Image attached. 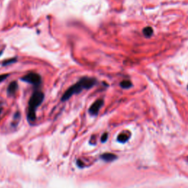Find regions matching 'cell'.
<instances>
[{
  "instance_id": "obj_13",
  "label": "cell",
  "mask_w": 188,
  "mask_h": 188,
  "mask_svg": "<svg viewBox=\"0 0 188 188\" xmlns=\"http://www.w3.org/2000/svg\"><path fill=\"white\" fill-rule=\"evenodd\" d=\"M77 164L79 168H83L84 166H85V165H84V163L81 160H77Z\"/></svg>"
},
{
  "instance_id": "obj_1",
  "label": "cell",
  "mask_w": 188,
  "mask_h": 188,
  "mask_svg": "<svg viewBox=\"0 0 188 188\" xmlns=\"http://www.w3.org/2000/svg\"><path fill=\"white\" fill-rule=\"evenodd\" d=\"M96 83V79L92 77H82L77 83L71 86L66 91L63 93L61 98L62 102H66L69 100L73 95L81 93L83 90H88L93 88Z\"/></svg>"
},
{
  "instance_id": "obj_12",
  "label": "cell",
  "mask_w": 188,
  "mask_h": 188,
  "mask_svg": "<svg viewBox=\"0 0 188 188\" xmlns=\"http://www.w3.org/2000/svg\"><path fill=\"white\" fill-rule=\"evenodd\" d=\"M107 139H108V134L107 133H105V134L102 135V138H101V140H102V142L105 143V142H106L107 140Z\"/></svg>"
},
{
  "instance_id": "obj_9",
  "label": "cell",
  "mask_w": 188,
  "mask_h": 188,
  "mask_svg": "<svg viewBox=\"0 0 188 188\" xmlns=\"http://www.w3.org/2000/svg\"><path fill=\"white\" fill-rule=\"evenodd\" d=\"M16 62V58H11V59L7 60L4 61L2 65L3 66H7V65H10V64L14 63V62Z\"/></svg>"
},
{
  "instance_id": "obj_11",
  "label": "cell",
  "mask_w": 188,
  "mask_h": 188,
  "mask_svg": "<svg viewBox=\"0 0 188 188\" xmlns=\"http://www.w3.org/2000/svg\"><path fill=\"white\" fill-rule=\"evenodd\" d=\"M9 77L8 74H0V83L3 81H5L7 77Z\"/></svg>"
},
{
  "instance_id": "obj_3",
  "label": "cell",
  "mask_w": 188,
  "mask_h": 188,
  "mask_svg": "<svg viewBox=\"0 0 188 188\" xmlns=\"http://www.w3.org/2000/svg\"><path fill=\"white\" fill-rule=\"evenodd\" d=\"M21 79L24 82L31 84V85H34L35 87L39 86L41 83V76H40V74L35 73V72H31V73L26 74V75L21 77Z\"/></svg>"
},
{
  "instance_id": "obj_15",
  "label": "cell",
  "mask_w": 188,
  "mask_h": 188,
  "mask_svg": "<svg viewBox=\"0 0 188 188\" xmlns=\"http://www.w3.org/2000/svg\"><path fill=\"white\" fill-rule=\"evenodd\" d=\"M2 52H3V51H2H2H0V56H1V54H2Z\"/></svg>"
},
{
  "instance_id": "obj_5",
  "label": "cell",
  "mask_w": 188,
  "mask_h": 188,
  "mask_svg": "<svg viewBox=\"0 0 188 188\" xmlns=\"http://www.w3.org/2000/svg\"><path fill=\"white\" fill-rule=\"evenodd\" d=\"M17 90H18V83H17L16 81H13L9 84L8 87L7 88V95L10 96H13L15 95Z\"/></svg>"
},
{
  "instance_id": "obj_6",
  "label": "cell",
  "mask_w": 188,
  "mask_h": 188,
  "mask_svg": "<svg viewBox=\"0 0 188 188\" xmlns=\"http://www.w3.org/2000/svg\"><path fill=\"white\" fill-rule=\"evenodd\" d=\"M101 158L106 162H111L117 158V156L113 153H105L101 156Z\"/></svg>"
},
{
  "instance_id": "obj_4",
  "label": "cell",
  "mask_w": 188,
  "mask_h": 188,
  "mask_svg": "<svg viewBox=\"0 0 188 188\" xmlns=\"http://www.w3.org/2000/svg\"><path fill=\"white\" fill-rule=\"evenodd\" d=\"M104 102L102 99H98L96 100L93 105L90 106V107L89 108V113L91 115H98V112H99L100 109L103 105Z\"/></svg>"
},
{
  "instance_id": "obj_2",
  "label": "cell",
  "mask_w": 188,
  "mask_h": 188,
  "mask_svg": "<svg viewBox=\"0 0 188 188\" xmlns=\"http://www.w3.org/2000/svg\"><path fill=\"white\" fill-rule=\"evenodd\" d=\"M44 99V94L42 91L35 90L32 94L27 109V119L29 122H34L36 119V109L41 105Z\"/></svg>"
},
{
  "instance_id": "obj_14",
  "label": "cell",
  "mask_w": 188,
  "mask_h": 188,
  "mask_svg": "<svg viewBox=\"0 0 188 188\" xmlns=\"http://www.w3.org/2000/svg\"><path fill=\"white\" fill-rule=\"evenodd\" d=\"M2 108H0V115H1V113H2Z\"/></svg>"
},
{
  "instance_id": "obj_7",
  "label": "cell",
  "mask_w": 188,
  "mask_h": 188,
  "mask_svg": "<svg viewBox=\"0 0 188 188\" xmlns=\"http://www.w3.org/2000/svg\"><path fill=\"white\" fill-rule=\"evenodd\" d=\"M129 138V135L126 134H120L118 137V140L121 143H125Z\"/></svg>"
},
{
  "instance_id": "obj_10",
  "label": "cell",
  "mask_w": 188,
  "mask_h": 188,
  "mask_svg": "<svg viewBox=\"0 0 188 188\" xmlns=\"http://www.w3.org/2000/svg\"><path fill=\"white\" fill-rule=\"evenodd\" d=\"M143 33H144V35H145L146 36H151V35H152L153 30L151 27H147L146 28V29H144Z\"/></svg>"
},
{
  "instance_id": "obj_8",
  "label": "cell",
  "mask_w": 188,
  "mask_h": 188,
  "mask_svg": "<svg viewBox=\"0 0 188 188\" xmlns=\"http://www.w3.org/2000/svg\"><path fill=\"white\" fill-rule=\"evenodd\" d=\"M121 86L124 88H128L131 86V82L128 80H124L121 82Z\"/></svg>"
}]
</instances>
